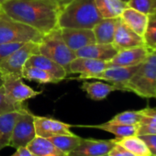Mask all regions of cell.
I'll list each match as a JSON object with an SVG mask.
<instances>
[{
	"mask_svg": "<svg viewBox=\"0 0 156 156\" xmlns=\"http://www.w3.org/2000/svg\"><path fill=\"white\" fill-rule=\"evenodd\" d=\"M61 9L50 0H7L0 5V10L8 17L43 35L58 27Z\"/></svg>",
	"mask_w": 156,
	"mask_h": 156,
	"instance_id": "6da1fadb",
	"label": "cell"
},
{
	"mask_svg": "<svg viewBox=\"0 0 156 156\" xmlns=\"http://www.w3.org/2000/svg\"><path fill=\"white\" fill-rule=\"evenodd\" d=\"M101 20L103 18L96 7L95 0H72L61 9L58 27L93 30Z\"/></svg>",
	"mask_w": 156,
	"mask_h": 156,
	"instance_id": "7a4b0ae2",
	"label": "cell"
},
{
	"mask_svg": "<svg viewBox=\"0 0 156 156\" xmlns=\"http://www.w3.org/2000/svg\"><path fill=\"white\" fill-rule=\"evenodd\" d=\"M122 91L131 92L142 98L156 99V51H151L139 65Z\"/></svg>",
	"mask_w": 156,
	"mask_h": 156,
	"instance_id": "3957f363",
	"label": "cell"
},
{
	"mask_svg": "<svg viewBox=\"0 0 156 156\" xmlns=\"http://www.w3.org/2000/svg\"><path fill=\"white\" fill-rule=\"evenodd\" d=\"M43 34L35 29L16 21L0 10V44L2 43H40Z\"/></svg>",
	"mask_w": 156,
	"mask_h": 156,
	"instance_id": "277c9868",
	"label": "cell"
},
{
	"mask_svg": "<svg viewBox=\"0 0 156 156\" xmlns=\"http://www.w3.org/2000/svg\"><path fill=\"white\" fill-rule=\"evenodd\" d=\"M39 53L61 64L67 73L71 62L76 58L75 53L68 48L63 41L59 27L43 35L41 41L39 43Z\"/></svg>",
	"mask_w": 156,
	"mask_h": 156,
	"instance_id": "5b68a950",
	"label": "cell"
},
{
	"mask_svg": "<svg viewBox=\"0 0 156 156\" xmlns=\"http://www.w3.org/2000/svg\"><path fill=\"white\" fill-rule=\"evenodd\" d=\"M37 53H39V43L26 42L0 62V72L22 77V71L27 61L31 55Z\"/></svg>",
	"mask_w": 156,
	"mask_h": 156,
	"instance_id": "8992f818",
	"label": "cell"
},
{
	"mask_svg": "<svg viewBox=\"0 0 156 156\" xmlns=\"http://www.w3.org/2000/svg\"><path fill=\"white\" fill-rule=\"evenodd\" d=\"M36 136L34 115L27 109L20 115L15 124L9 146L14 149L27 147Z\"/></svg>",
	"mask_w": 156,
	"mask_h": 156,
	"instance_id": "52a82bcc",
	"label": "cell"
},
{
	"mask_svg": "<svg viewBox=\"0 0 156 156\" xmlns=\"http://www.w3.org/2000/svg\"><path fill=\"white\" fill-rule=\"evenodd\" d=\"M3 87L7 97L15 103L23 104L26 100L33 98L42 93L35 91L22 82V77L16 74L3 73Z\"/></svg>",
	"mask_w": 156,
	"mask_h": 156,
	"instance_id": "ba28073f",
	"label": "cell"
},
{
	"mask_svg": "<svg viewBox=\"0 0 156 156\" xmlns=\"http://www.w3.org/2000/svg\"><path fill=\"white\" fill-rule=\"evenodd\" d=\"M108 62L76 57L68 68V73H79V76L71 78L75 80H89L108 67Z\"/></svg>",
	"mask_w": 156,
	"mask_h": 156,
	"instance_id": "9c48e42d",
	"label": "cell"
},
{
	"mask_svg": "<svg viewBox=\"0 0 156 156\" xmlns=\"http://www.w3.org/2000/svg\"><path fill=\"white\" fill-rule=\"evenodd\" d=\"M151 51L146 46L133 47L129 49L120 50L110 60L108 64L109 66H122V67H130L137 66L142 63Z\"/></svg>",
	"mask_w": 156,
	"mask_h": 156,
	"instance_id": "30bf717a",
	"label": "cell"
},
{
	"mask_svg": "<svg viewBox=\"0 0 156 156\" xmlns=\"http://www.w3.org/2000/svg\"><path fill=\"white\" fill-rule=\"evenodd\" d=\"M116 140L83 139L81 144L68 153V156H104L108 155Z\"/></svg>",
	"mask_w": 156,
	"mask_h": 156,
	"instance_id": "8fae6325",
	"label": "cell"
},
{
	"mask_svg": "<svg viewBox=\"0 0 156 156\" xmlns=\"http://www.w3.org/2000/svg\"><path fill=\"white\" fill-rule=\"evenodd\" d=\"M34 125L36 135L46 139L58 135L73 134L70 129L71 125L51 118L34 116Z\"/></svg>",
	"mask_w": 156,
	"mask_h": 156,
	"instance_id": "7c38bea8",
	"label": "cell"
},
{
	"mask_svg": "<svg viewBox=\"0 0 156 156\" xmlns=\"http://www.w3.org/2000/svg\"><path fill=\"white\" fill-rule=\"evenodd\" d=\"M61 32L66 45L73 52L97 42L93 30L62 28L61 29Z\"/></svg>",
	"mask_w": 156,
	"mask_h": 156,
	"instance_id": "4fadbf2b",
	"label": "cell"
},
{
	"mask_svg": "<svg viewBox=\"0 0 156 156\" xmlns=\"http://www.w3.org/2000/svg\"><path fill=\"white\" fill-rule=\"evenodd\" d=\"M138 67L139 65L130 67L109 66L99 74L94 76L93 79L110 82L112 85H115L119 88V90L122 91L124 85L132 77Z\"/></svg>",
	"mask_w": 156,
	"mask_h": 156,
	"instance_id": "5bb4252c",
	"label": "cell"
},
{
	"mask_svg": "<svg viewBox=\"0 0 156 156\" xmlns=\"http://www.w3.org/2000/svg\"><path fill=\"white\" fill-rule=\"evenodd\" d=\"M112 44L118 51L133 47L145 46L144 39L131 30L128 26H126L120 20V18L119 19V21L117 23L114 41Z\"/></svg>",
	"mask_w": 156,
	"mask_h": 156,
	"instance_id": "9a60e30c",
	"label": "cell"
},
{
	"mask_svg": "<svg viewBox=\"0 0 156 156\" xmlns=\"http://www.w3.org/2000/svg\"><path fill=\"white\" fill-rule=\"evenodd\" d=\"M118 51H119L113 46V44H101L96 42L78 50L74 53L76 57L109 62L114 58Z\"/></svg>",
	"mask_w": 156,
	"mask_h": 156,
	"instance_id": "2e32d148",
	"label": "cell"
},
{
	"mask_svg": "<svg viewBox=\"0 0 156 156\" xmlns=\"http://www.w3.org/2000/svg\"><path fill=\"white\" fill-rule=\"evenodd\" d=\"M26 66L39 67V68L46 71L50 74H51L53 77H55L56 79H58L59 81L65 79L67 74H68L65 68H63L61 64L57 63L56 62L51 60L50 58H48V57H46L41 53L31 55L29 58V60L27 61Z\"/></svg>",
	"mask_w": 156,
	"mask_h": 156,
	"instance_id": "e0dca14e",
	"label": "cell"
},
{
	"mask_svg": "<svg viewBox=\"0 0 156 156\" xmlns=\"http://www.w3.org/2000/svg\"><path fill=\"white\" fill-rule=\"evenodd\" d=\"M120 20L135 33L141 36L142 38L144 37L150 20V17L148 15L138 11L132 8L127 7L123 10L120 16Z\"/></svg>",
	"mask_w": 156,
	"mask_h": 156,
	"instance_id": "ac0fdd59",
	"label": "cell"
},
{
	"mask_svg": "<svg viewBox=\"0 0 156 156\" xmlns=\"http://www.w3.org/2000/svg\"><path fill=\"white\" fill-rule=\"evenodd\" d=\"M26 110L13 111L0 115V151L9 146V141L15 124L20 115Z\"/></svg>",
	"mask_w": 156,
	"mask_h": 156,
	"instance_id": "d6986e66",
	"label": "cell"
},
{
	"mask_svg": "<svg viewBox=\"0 0 156 156\" xmlns=\"http://www.w3.org/2000/svg\"><path fill=\"white\" fill-rule=\"evenodd\" d=\"M27 148L37 156H68L50 140L39 136H36L28 144Z\"/></svg>",
	"mask_w": 156,
	"mask_h": 156,
	"instance_id": "ffe728a7",
	"label": "cell"
},
{
	"mask_svg": "<svg viewBox=\"0 0 156 156\" xmlns=\"http://www.w3.org/2000/svg\"><path fill=\"white\" fill-rule=\"evenodd\" d=\"M119 18L117 19H103L94 28L93 32L97 43L112 44L114 41L115 30Z\"/></svg>",
	"mask_w": 156,
	"mask_h": 156,
	"instance_id": "44dd1931",
	"label": "cell"
},
{
	"mask_svg": "<svg viewBox=\"0 0 156 156\" xmlns=\"http://www.w3.org/2000/svg\"><path fill=\"white\" fill-rule=\"evenodd\" d=\"M81 88L85 91L88 98L95 101L106 99L112 92L119 90V88L112 84H106L103 82H88L84 80Z\"/></svg>",
	"mask_w": 156,
	"mask_h": 156,
	"instance_id": "7402d4cb",
	"label": "cell"
},
{
	"mask_svg": "<svg viewBox=\"0 0 156 156\" xmlns=\"http://www.w3.org/2000/svg\"><path fill=\"white\" fill-rule=\"evenodd\" d=\"M95 4L103 19L120 18L123 10L128 7L122 0H95Z\"/></svg>",
	"mask_w": 156,
	"mask_h": 156,
	"instance_id": "603a6c76",
	"label": "cell"
},
{
	"mask_svg": "<svg viewBox=\"0 0 156 156\" xmlns=\"http://www.w3.org/2000/svg\"><path fill=\"white\" fill-rule=\"evenodd\" d=\"M88 128H94L98 129H101L104 131H108L109 133L114 134L117 138H123L129 136H138V125H123L112 122H105L98 125H91V126H84Z\"/></svg>",
	"mask_w": 156,
	"mask_h": 156,
	"instance_id": "cb8c5ba5",
	"label": "cell"
},
{
	"mask_svg": "<svg viewBox=\"0 0 156 156\" xmlns=\"http://www.w3.org/2000/svg\"><path fill=\"white\" fill-rule=\"evenodd\" d=\"M116 143L120 144L128 151L132 152L136 156H151L146 143L143 140L135 135V136H129L123 138H115Z\"/></svg>",
	"mask_w": 156,
	"mask_h": 156,
	"instance_id": "d4e9b609",
	"label": "cell"
},
{
	"mask_svg": "<svg viewBox=\"0 0 156 156\" xmlns=\"http://www.w3.org/2000/svg\"><path fill=\"white\" fill-rule=\"evenodd\" d=\"M22 78L30 81H35L40 84H57L60 82L46 71L35 66L25 65L22 71Z\"/></svg>",
	"mask_w": 156,
	"mask_h": 156,
	"instance_id": "484cf974",
	"label": "cell"
},
{
	"mask_svg": "<svg viewBox=\"0 0 156 156\" xmlns=\"http://www.w3.org/2000/svg\"><path fill=\"white\" fill-rule=\"evenodd\" d=\"M56 147L64 151L65 153L71 152L73 150L79 146L83 140V138L77 136L75 134L72 135H58L48 138Z\"/></svg>",
	"mask_w": 156,
	"mask_h": 156,
	"instance_id": "4316f807",
	"label": "cell"
},
{
	"mask_svg": "<svg viewBox=\"0 0 156 156\" xmlns=\"http://www.w3.org/2000/svg\"><path fill=\"white\" fill-rule=\"evenodd\" d=\"M143 115L141 113V110H127L120 112L117 115H115L109 122L112 123H118V124H123V125H138Z\"/></svg>",
	"mask_w": 156,
	"mask_h": 156,
	"instance_id": "83f0119b",
	"label": "cell"
},
{
	"mask_svg": "<svg viewBox=\"0 0 156 156\" xmlns=\"http://www.w3.org/2000/svg\"><path fill=\"white\" fill-rule=\"evenodd\" d=\"M127 5L149 17L156 16V0H129Z\"/></svg>",
	"mask_w": 156,
	"mask_h": 156,
	"instance_id": "f1b7e54d",
	"label": "cell"
},
{
	"mask_svg": "<svg viewBox=\"0 0 156 156\" xmlns=\"http://www.w3.org/2000/svg\"><path fill=\"white\" fill-rule=\"evenodd\" d=\"M26 109L27 108L23 104L15 103L7 97L3 86L0 87V115L13 111H23Z\"/></svg>",
	"mask_w": 156,
	"mask_h": 156,
	"instance_id": "f546056e",
	"label": "cell"
},
{
	"mask_svg": "<svg viewBox=\"0 0 156 156\" xmlns=\"http://www.w3.org/2000/svg\"><path fill=\"white\" fill-rule=\"evenodd\" d=\"M143 39L145 46L151 51H156V16L150 17Z\"/></svg>",
	"mask_w": 156,
	"mask_h": 156,
	"instance_id": "4dcf8cb0",
	"label": "cell"
},
{
	"mask_svg": "<svg viewBox=\"0 0 156 156\" xmlns=\"http://www.w3.org/2000/svg\"><path fill=\"white\" fill-rule=\"evenodd\" d=\"M156 134V119L143 116L138 124V136Z\"/></svg>",
	"mask_w": 156,
	"mask_h": 156,
	"instance_id": "1f68e13d",
	"label": "cell"
},
{
	"mask_svg": "<svg viewBox=\"0 0 156 156\" xmlns=\"http://www.w3.org/2000/svg\"><path fill=\"white\" fill-rule=\"evenodd\" d=\"M24 43H2L0 44V62L21 47Z\"/></svg>",
	"mask_w": 156,
	"mask_h": 156,
	"instance_id": "d6a6232c",
	"label": "cell"
},
{
	"mask_svg": "<svg viewBox=\"0 0 156 156\" xmlns=\"http://www.w3.org/2000/svg\"><path fill=\"white\" fill-rule=\"evenodd\" d=\"M139 137H140L146 143L151 156H156V134L140 135Z\"/></svg>",
	"mask_w": 156,
	"mask_h": 156,
	"instance_id": "836d02e7",
	"label": "cell"
},
{
	"mask_svg": "<svg viewBox=\"0 0 156 156\" xmlns=\"http://www.w3.org/2000/svg\"><path fill=\"white\" fill-rule=\"evenodd\" d=\"M108 155V156H136L119 143H116L112 147V149L109 151Z\"/></svg>",
	"mask_w": 156,
	"mask_h": 156,
	"instance_id": "e575fe53",
	"label": "cell"
},
{
	"mask_svg": "<svg viewBox=\"0 0 156 156\" xmlns=\"http://www.w3.org/2000/svg\"><path fill=\"white\" fill-rule=\"evenodd\" d=\"M10 156H37L32 153L27 147H20L16 149V151Z\"/></svg>",
	"mask_w": 156,
	"mask_h": 156,
	"instance_id": "d590c367",
	"label": "cell"
},
{
	"mask_svg": "<svg viewBox=\"0 0 156 156\" xmlns=\"http://www.w3.org/2000/svg\"><path fill=\"white\" fill-rule=\"evenodd\" d=\"M141 110V113L143 116H146V117H150V118H153V119H156V108H150V107H147V108H144Z\"/></svg>",
	"mask_w": 156,
	"mask_h": 156,
	"instance_id": "8d00e7d4",
	"label": "cell"
},
{
	"mask_svg": "<svg viewBox=\"0 0 156 156\" xmlns=\"http://www.w3.org/2000/svg\"><path fill=\"white\" fill-rule=\"evenodd\" d=\"M50 1L56 3L61 9H62V8L65 7L68 3H70V2L72 1V0H50Z\"/></svg>",
	"mask_w": 156,
	"mask_h": 156,
	"instance_id": "74e56055",
	"label": "cell"
},
{
	"mask_svg": "<svg viewBox=\"0 0 156 156\" xmlns=\"http://www.w3.org/2000/svg\"><path fill=\"white\" fill-rule=\"evenodd\" d=\"M3 86V73L0 72V87Z\"/></svg>",
	"mask_w": 156,
	"mask_h": 156,
	"instance_id": "f35d334b",
	"label": "cell"
},
{
	"mask_svg": "<svg viewBox=\"0 0 156 156\" xmlns=\"http://www.w3.org/2000/svg\"><path fill=\"white\" fill-rule=\"evenodd\" d=\"M5 1H7V0H0V5H1L2 3H4Z\"/></svg>",
	"mask_w": 156,
	"mask_h": 156,
	"instance_id": "ab89813d",
	"label": "cell"
},
{
	"mask_svg": "<svg viewBox=\"0 0 156 156\" xmlns=\"http://www.w3.org/2000/svg\"><path fill=\"white\" fill-rule=\"evenodd\" d=\"M122 1H124L125 3H128V2L129 1V0H122Z\"/></svg>",
	"mask_w": 156,
	"mask_h": 156,
	"instance_id": "60d3db41",
	"label": "cell"
},
{
	"mask_svg": "<svg viewBox=\"0 0 156 156\" xmlns=\"http://www.w3.org/2000/svg\"><path fill=\"white\" fill-rule=\"evenodd\" d=\"M104 156H108V155H104Z\"/></svg>",
	"mask_w": 156,
	"mask_h": 156,
	"instance_id": "b9f144b4",
	"label": "cell"
}]
</instances>
